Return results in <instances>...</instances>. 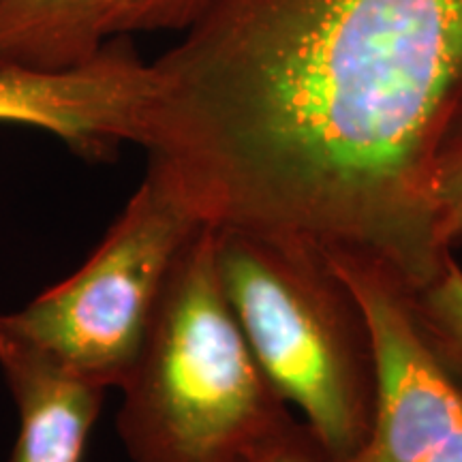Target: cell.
<instances>
[{
    "label": "cell",
    "instance_id": "cell-4",
    "mask_svg": "<svg viewBox=\"0 0 462 462\" xmlns=\"http://www.w3.org/2000/svg\"><path fill=\"white\" fill-rule=\"evenodd\" d=\"M204 225L180 190L148 167L82 268L17 313L0 317V332L32 345L97 388H123L173 265Z\"/></svg>",
    "mask_w": 462,
    "mask_h": 462
},
{
    "label": "cell",
    "instance_id": "cell-9",
    "mask_svg": "<svg viewBox=\"0 0 462 462\" xmlns=\"http://www.w3.org/2000/svg\"><path fill=\"white\" fill-rule=\"evenodd\" d=\"M404 296L424 343L462 388V268L454 255L437 276Z\"/></svg>",
    "mask_w": 462,
    "mask_h": 462
},
{
    "label": "cell",
    "instance_id": "cell-2",
    "mask_svg": "<svg viewBox=\"0 0 462 462\" xmlns=\"http://www.w3.org/2000/svg\"><path fill=\"white\" fill-rule=\"evenodd\" d=\"M125 392L118 435L133 462H242L300 420L242 332L206 223L173 265Z\"/></svg>",
    "mask_w": 462,
    "mask_h": 462
},
{
    "label": "cell",
    "instance_id": "cell-10",
    "mask_svg": "<svg viewBox=\"0 0 462 462\" xmlns=\"http://www.w3.org/2000/svg\"><path fill=\"white\" fill-rule=\"evenodd\" d=\"M430 212L437 245L452 253L462 240V114L439 148L432 170Z\"/></svg>",
    "mask_w": 462,
    "mask_h": 462
},
{
    "label": "cell",
    "instance_id": "cell-6",
    "mask_svg": "<svg viewBox=\"0 0 462 462\" xmlns=\"http://www.w3.org/2000/svg\"><path fill=\"white\" fill-rule=\"evenodd\" d=\"M152 84L129 39L107 45L71 71H0V123L43 129L82 157L103 159L140 143Z\"/></svg>",
    "mask_w": 462,
    "mask_h": 462
},
{
    "label": "cell",
    "instance_id": "cell-11",
    "mask_svg": "<svg viewBox=\"0 0 462 462\" xmlns=\"http://www.w3.org/2000/svg\"><path fill=\"white\" fill-rule=\"evenodd\" d=\"M242 462H323V452L304 421L300 420V424L291 430L270 441L268 446L257 449Z\"/></svg>",
    "mask_w": 462,
    "mask_h": 462
},
{
    "label": "cell",
    "instance_id": "cell-3",
    "mask_svg": "<svg viewBox=\"0 0 462 462\" xmlns=\"http://www.w3.org/2000/svg\"><path fill=\"white\" fill-rule=\"evenodd\" d=\"M225 296L265 377L302 421L326 462L354 454L371 432L379 362L364 306L313 246L215 227Z\"/></svg>",
    "mask_w": 462,
    "mask_h": 462
},
{
    "label": "cell",
    "instance_id": "cell-1",
    "mask_svg": "<svg viewBox=\"0 0 462 462\" xmlns=\"http://www.w3.org/2000/svg\"><path fill=\"white\" fill-rule=\"evenodd\" d=\"M150 71L140 146L206 223L404 291L452 255L430 184L462 114V0H221Z\"/></svg>",
    "mask_w": 462,
    "mask_h": 462
},
{
    "label": "cell",
    "instance_id": "cell-5",
    "mask_svg": "<svg viewBox=\"0 0 462 462\" xmlns=\"http://www.w3.org/2000/svg\"><path fill=\"white\" fill-rule=\"evenodd\" d=\"M328 259L362 302L379 362L371 432L338 462H462V388L415 328L404 289L374 265Z\"/></svg>",
    "mask_w": 462,
    "mask_h": 462
},
{
    "label": "cell",
    "instance_id": "cell-8",
    "mask_svg": "<svg viewBox=\"0 0 462 462\" xmlns=\"http://www.w3.org/2000/svg\"><path fill=\"white\" fill-rule=\"evenodd\" d=\"M0 368L17 407L11 462H82L106 390L0 332Z\"/></svg>",
    "mask_w": 462,
    "mask_h": 462
},
{
    "label": "cell",
    "instance_id": "cell-7",
    "mask_svg": "<svg viewBox=\"0 0 462 462\" xmlns=\"http://www.w3.org/2000/svg\"><path fill=\"white\" fill-rule=\"evenodd\" d=\"M221 0H0V71L60 73L140 32H187Z\"/></svg>",
    "mask_w": 462,
    "mask_h": 462
}]
</instances>
